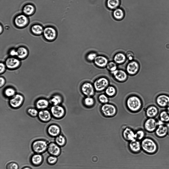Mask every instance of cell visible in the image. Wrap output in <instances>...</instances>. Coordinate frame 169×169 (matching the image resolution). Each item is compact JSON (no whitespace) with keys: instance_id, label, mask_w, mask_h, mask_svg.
<instances>
[{"instance_id":"obj_1","label":"cell","mask_w":169,"mask_h":169,"mask_svg":"<svg viewBox=\"0 0 169 169\" xmlns=\"http://www.w3.org/2000/svg\"><path fill=\"white\" fill-rule=\"evenodd\" d=\"M142 149L146 153L151 155L155 153L158 149L157 144L153 139L145 138L141 142Z\"/></svg>"},{"instance_id":"obj_2","label":"cell","mask_w":169,"mask_h":169,"mask_svg":"<svg viewBox=\"0 0 169 169\" xmlns=\"http://www.w3.org/2000/svg\"><path fill=\"white\" fill-rule=\"evenodd\" d=\"M126 104L128 109L134 112L138 111L142 106L141 99L136 95H132L128 97L126 100Z\"/></svg>"},{"instance_id":"obj_3","label":"cell","mask_w":169,"mask_h":169,"mask_svg":"<svg viewBox=\"0 0 169 169\" xmlns=\"http://www.w3.org/2000/svg\"><path fill=\"white\" fill-rule=\"evenodd\" d=\"M100 111L101 114L104 117H111L115 115L117 113V109L113 104L108 103L102 104Z\"/></svg>"},{"instance_id":"obj_4","label":"cell","mask_w":169,"mask_h":169,"mask_svg":"<svg viewBox=\"0 0 169 169\" xmlns=\"http://www.w3.org/2000/svg\"><path fill=\"white\" fill-rule=\"evenodd\" d=\"M93 84L96 92H101L104 91L109 85V81L107 78L102 77L96 79Z\"/></svg>"},{"instance_id":"obj_5","label":"cell","mask_w":169,"mask_h":169,"mask_svg":"<svg viewBox=\"0 0 169 169\" xmlns=\"http://www.w3.org/2000/svg\"><path fill=\"white\" fill-rule=\"evenodd\" d=\"M80 90L85 97H93L96 92L93 84L89 82H85L82 83L80 86Z\"/></svg>"},{"instance_id":"obj_6","label":"cell","mask_w":169,"mask_h":169,"mask_svg":"<svg viewBox=\"0 0 169 169\" xmlns=\"http://www.w3.org/2000/svg\"><path fill=\"white\" fill-rule=\"evenodd\" d=\"M50 111L52 116L57 119L63 118L66 113L65 108L61 105L52 106Z\"/></svg>"},{"instance_id":"obj_7","label":"cell","mask_w":169,"mask_h":169,"mask_svg":"<svg viewBox=\"0 0 169 169\" xmlns=\"http://www.w3.org/2000/svg\"><path fill=\"white\" fill-rule=\"evenodd\" d=\"M48 144L47 141L38 140L34 141L32 145L33 151L35 153L40 154L45 152L48 149Z\"/></svg>"},{"instance_id":"obj_8","label":"cell","mask_w":169,"mask_h":169,"mask_svg":"<svg viewBox=\"0 0 169 169\" xmlns=\"http://www.w3.org/2000/svg\"><path fill=\"white\" fill-rule=\"evenodd\" d=\"M43 34L44 38L46 40L50 42L56 39L57 33L54 28L51 26H48L44 28Z\"/></svg>"},{"instance_id":"obj_9","label":"cell","mask_w":169,"mask_h":169,"mask_svg":"<svg viewBox=\"0 0 169 169\" xmlns=\"http://www.w3.org/2000/svg\"><path fill=\"white\" fill-rule=\"evenodd\" d=\"M14 22L17 27L22 28L27 26L29 22V20L27 16L24 14H20L15 17Z\"/></svg>"},{"instance_id":"obj_10","label":"cell","mask_w":169,"mask_h":169,"mask_svg":"<svg viewBox=\"0 0 169 169\" xmlns=\"http://www.w3.org/2000/svg\"><path fill=\"white\" fill-rule=\"evenodd\" d=\"M140 69V65L136 61L133 60L127 64L126 68V72L128 74L134 76L136 74Z\"/></svg>"},{"instance_id":"obj_11","label":"cell","mask_w":169,"mask_h":169,"mask_svg":"<svg viewBox=\"0 0 169 169\" xmlns=\"http://www.w3.org/2000/svg\"><path fill=\"white\" fill-rule=\"evenodd\" d=\"M20 60L16 57L10 56L5 60V63L7 68L10 70L16 69L20 66Z\"/></svg>"},{"instance_id":"obj_12","label":"cell","mask_w":169,"mask_h":169,"mask_svg":"<svg viewBox=\"0 0 169 169\" xmlns=\"http://www.w3.org/2000/svg\"><path fill=\"white\" fill-rule=\"evenodd\" d=\"M24 100V98L23 95L20 94H16L10 99L9 104L12 108H17L22 106Z\"/></svg>"},{"instance_id":"obj_13","label":"cell","mask_w":169,"mask_h":169,"mask_svg":"<svg viewBox=\"0 0 169 169\" xmlns=\"http://www.w3.org/2000/svg\"><path fill=\"white\" fill-rule=\"evenodd\" d=\"M116 80L120 82L126 81L128 78V74L126 71L121 69H117L111 73Z\"/></svg>"},{"instance_id":"obj_14","label":"cell","mask_w":169,"mask_h":169,"mask_svg":"<svg viewBox=\"0 0 169 169\" xmlns=\"http://www.w3.org/2000/svg\"><path fill=\"white\" fill-rule=\"evenodd\" d=\"M144 126L146 131L152 133L155 131L158 126L157 121L153 118H148L145 121Z\"/></svg>"},{"instance_id":"obj_15","label":"cell","mask_w":169,"mask_h":169,"mask_svg":"<svg viewBox=\"0 0 169 169\" xmlns=\"http://www.w3.org/2000/svg\"><path fill=\"white\" fill-rule=\"evenodd\" d=\"M156 102L159 107H167L169 105V96L165 94H160L156 98Z\"/></svg>"},{"instance_id":"obj_16","label":"cell","mask_w":169,"mask_h":169,"mask_svg":"<svg viewBox=\"0 0 169 169\" xmlns=\"http://www.w3.org/2000/svg\"><path fill=\"white\" fill-rule=\"evenodd\" d=\"M47 132L49 136L55 138L61 134V130L58 125L53 124L50 125L48 127Z\"/></svg>"},{"instance_id":"obj_17","label":"cell","mask_w":169,"mask_h":169,"mask_svg":"<svg viewBox=\"0 0 169 169\" xmlns=\"http://www.w3.org/2000/svg\"><path fill=\"white\" fill-rule=\"evenodd\" d=\"M61 148L55 142H52L48 144L47 150L50 155L58 157L61 153Z\"/></svg>"},{"instance_id":"obj_18","label":"cell","mask_w":169,"mask_h":169,"mask_svg":"<svg viewBox=\"0 0 169 169\" xmlns=\"http://www.w3.org/2000/svg\"><path fill=\"white\" fill-rule=\"evenodd\" d=\"M95 64L98 67L103 68L106 67L109 62L107 58L102 55H97L93 61Z\"/></svg>"},{"instance_id":"obj_19","label":"cell","mask_w":169,"mask_h":169,"mask_svg":"<svg viewBox=\"0 0 169 169\" xmlns=\"http://www.w3.org/2000/svg\"><path fill=\"white\" fill-rule=\"evenodd\" d=\"M38 116L41 121L44 122H49L52 117L50 111L46 109L40 110L39 112Z\"/></svg>"},{"instance_id":"obj_20","label":"cell","mask_w":169,"mask_h":169,"mask_svg":"<svg viewBox=\"0 0 169 169\" xmlns=\"http://www.w3.org/2000/svg\"><path fill=\"white\" fill-rule=\"evenodd\" d=\"M128 145L129 150L133 153H138L142 149L141 142L136 139L129 141Z\"/></svg>"},{"instance_id":"obj_21","label":"cell","mask_w":169,"mask_h":169,"mask_svg":"<svg viewBox=\"0 0 169 169\" xmlns=\"http://www.w3.org/2000/svg\"><path fill=\"white\" fill-rule=\"evenodd\" d=\"M122 136L124 140L129 142L136 139L135 132L128 127H126L123 130Z\"/></svg>"},{"instance_id":"obj_22","label":"cell","mask_w":169,"mask_h":169,"mask_svg":"<svg viewBox=\"0 0 169 169\" xmlns=\"http://www.w3.org/2000/svg\"><path fill=\"white\" fill-rule=\"evenodd\" d=\"M63 101V96L59 94H56L52 96L48 100L49 104L52 106L61 105Z\"/></svg>"},{"instance_id":"obj_23","label":"cell","mask_w":169,"mask_h":169,"mask_svg":"<svg viewBox=\"0 0 169 169\" xmlns=\"http://www.w3.org/2000/svg\"><path fill=\"white\" fill-rule=\"evenodd\" d=\"M17 53V57L20 59H24L27 57L29 54L28 49L26 47L20 46L16 49Z\"/></svg>"},{"instance_id":"obj_24","label":"cell","mask_w":169,"mask_h":169,"mask_svg":"<svg viewBox=\"0 0 169 169\" xmlns=\"http://www.w3.org/2000/svg\"><path fill=\"white\" fill-rule=\"evenodd\" d=\"M155 134L157 137L163 138L168 134V130L166 125L164 124L158 126L155 131Z\"/></svg>"},{"instance_id":"obj_25","label":"cell","mask_w":169,"mask_h":169,"mask_svg":"<svg viewBox=\"0 0 169 169\" xmlns=\"http://www.w3.org/2000/svg\"><path fill=\"white\" fill-rule=\"evenodd\" d=\"M49 104L48 100L45 99L41 98L36 101L35 106L37 109L42 110L46 109Z\"/></svg>"},{"instance_id":"obj_26","label":"cell","mask_w":169,"mask_h":169,"mask_svg":"<svg viewBox=\"0 0 169 169\" xmlns=\"http://www.w3.org/2000/svg\"><path fill=\"white\" fill-rule=\"evenodd\" d=\"M158 110L154 105L150 106L146 108L145 111L146 115L148 118H153L157 115Z\"/></svg>"},{"instance_id":"obj_27","label":"cell","mask_w":169,"mask_h":169,"mask_svg":"<svg viewBox=\"0 0 169 169\" xmlns=\"http://www.w3.org/2000/svg\"><path fill=\"white\" fill-rule=\"evenodd\" d=\"M127 59L125 54L121 52L116 54L113 57V61L117 64L123 63Z\"/></svg>"},{"instance_id":"obj_28","label":"cell","mask_w":169,"mask_h":169,"mask_svg":"<svg viewBox=\"0 0 169 169\" xmlns=\"http://www.w3.org/2000/svg\"><path fill=\"white\" fill-rule=\"evenodd\" d=\"M82 103L84 106L88 108H91L95 105V101L93 97L86 96L83 98Z\"/></svg>"},{"instance_id":"obj_29","label":"cell","mask_w":169,"mask_h":169,"mask_svg":"<svg viewBox=\"0 0 169 169\" xmlns=\"http://www.w3.org/2000/svg\"><path fill=\"white\" fill-rule=\"evenodd\" d=\"M35 10V8L34 6L31 4H27L25 5L22 9L23 14L27 16L33 14Z\"/></svg>"},{"instance_id":"obj_30","label":"cell","mask_w":169,"mask_h":169,"mask_svg":"<svg viewBox=\"0 0 169 169\" xmlns=\"http://www.w3.org/2000/svg\"><path fill=\"white\" fill-rule=\"evenodd\" d=\"M44 29L41 25L39 24H34L31 26L30 30L33 34L39 35L43 34Z\"/></svg>"},{"instance_id":"obj_31","label":"cell","mask_w":169,"mask_h":169,"mask_svg":"<svg viewBox=\"0 0 169 169\" xmlns=\"http://www.w3.org/2000/svg\"><path fill=\"white\" fill-rule=\"evenodd\" d=\"M55 141L57 145L62 147L66 145L67 140L65 136L61 133L55 138Z\"/></svg>"},{"instance_id":"obj_32","label":"cell","mask_w":169,"mask_h":169,"mask_svg":"<svg viewBox=\"0 0 169 169\" xmlns=\"http://www.w3.org/2000/svg\"><path fill=\"white\" fill-rule=\"evenodd\" d=\"M42 155L36 153L33 155L31 158L32 163L34 165L38 166L40 165L43 161Z\"/></svg>"},{"instance_id":"obj_33","label":"cell","mask_w":169,"mask_h":169,"mask_svg":"<svg viewBox=\"0 0 169 169\" xmlns=\"http://www.w3.org/2000/svg\"><path fill=\"white\" fill-rule=\"evenodd\" d=\"M120 4V0H107V6L111 10H115L118 8Z\"/></svg>"},{"instance_id":"obj_34","label":"cell","mask_w":169,"mask_h":169,"mask_svg":"<svg viewBox=\"0 0 169 169\" xmlns=\"http://www.w3.org/2000/svg\"><path fill=\"white\" fill-rule=\"evenodd\" d=\"M113 16L116 19L120 20L122 19L124 17V12L122 9L118 8L114 10Z\"/></svg>"},{"instance_id":"obj_35","label":"cell","mask_w":169,"mask_h":169,"mask_svg":"<svg viewBox=\"0 0 169 169\" xmlns=\"http://www.w3.org/2000/svg\"><path fill=\"white\" fill-rule=\"evenodd\" d=\"M105 93L108 97H112L116 93V88L113 86L109 85L104 90Z\"/></svg>"},{"instance_id":"obj_36","label":"cell","mask_w":169,"mask_h":169,"mask_svg":"<svg viewBox=\"0 0 169 169\" xmlns=\"http://www.w3.org/2000/svg\"><path fill=\"white\" fill-rule=\"evenodd\" d=\"M160 120L165 123L169 122V113L167 111L163 110L159 113Z\"/></svg>"},{"instance_id":"obj_37","label":"cell","mask_w":169,"mask_h":169,"mask_svg":"<svg viewBox=\"0 0 169 169\" xmlns=\"http://www.w3.org/2000/svg\"><path fill=\"white\" fill-rule=\"evenodd\" d=\"M4 93L6 97L10 98L13 97L16 94L15 90L11 87L6 88L4 91Z\"/></svg>"},{"instance_id":"obj_38","label":"cell","mask_w":169,"mask_h":169,"mask_svg":"<svg viewBox=\"0 0 169 169\" xmlns=\"http://www.w3.org/2000/svg\"><path fill=\"white\" fill-rule=\"evenodd\" d=\"M98 101L102 104L108 103L109 99V97L105 93H101L99 94L97 96Z\"/></svg>"},{"instance_id":"obj_39","label":"cell","mask_w":169,"mask_h":169,"mask_svg":"<svg viewBox=\"0 0 169 169\" xmlns=\"http://www.w3.org/2000/svg\"><path fill=\"white\" fill-rule=\"evenodd\" d=\"M106 67L111 73L117 69L118 66L117 64L113 61H109Z\"/></svg>"},{"instance_id":"obj_40","label":"cell","mask_w":169,"mask_h":169,"mask_svg":"<svg viewBox=\"0 0 169 169\" xmlns=\"http://www.w3.org/2000/svg\"><path fill=\"white\" fill-rule=\"evenodd\" d=\"M145 133L143 130L139 129L135 132V139L140 141L145 138Z\"/></svg>"},{"instance_id":"obj_41","label":"cell","mask_w":169,"mask_h":169,"mask_svg":"<svg viewBox=\"0 0 169 169\" xmlns=\"http://www.w3.org/2000/svg\"><path fill=\"white\" fill-rule=\"evenodd\" d=\"M27 112L30 116L33 117H35L38 116L39 112L36 109L30 108L27 110Z\"/></svg>"},{"instance_id":"obj_42","label":"cell","mask_w":169,"mask_h":169,"mask_svg":"<svg viewBox=\"0 0 169 169\" xmlns=\"http://www.w3.org/2000/svg\"><path fill=\"white\" fill-rule=\"evenodd\" d=\"M58 160L57 157L50 155L48 157L47 161L49 165H53L57 162Z\"/></svg>"},{"instance_id":"obj_43","label":"cell","mask_w":169,"mask_h":169,"mask_svg":"<svg viewBox=\"0 0 169 169\" xmlns=\"http://www.w3.org/2000/svg\"><path fill=\"white\" fill-rule=\"evenodd\" d=\"M97 55V53L95 52H90L87 55L86 58L89 61H94Z\"/></svg>"},{"instance_id":"obj_44","label":"cell","mask_w":169,"mask_h":169,"mask_svg":"<svg viewBox=\"0 0 169 169\" xmlns=\"http://www.w3.org/2000/svg\"><path fill=\"white\" fill-rule=\"evenodd\" d=\"M6 168V169H18L19 166L16 163L11 162L7 165Z\"/></svg>"},{"instance_id":"obj_45","label":"cell","mask_w":169,"mask_h":169,"mask_svg":"<svg viewBox=\"0 0 169 169\" xmlns=\"http://www.w3.org/2000/svg\"><path fill=\"white\" fill-rule=\"evenodd\" d=\"M125 55L126 58L129 61L133 60L134 55V53L132 51H128L127 52Z\"/></svg>"},{"instance_id":"obj_46","label":"cell","mask_w":169,"mask_h":169,"mask_svg":"<svg viewBox=\"0 0 169 169\" xmlns=\"http://www.w3.org/2000/svg\"><path fill=\"white\" fill-rule=\"evenodd\" d=\"M0 74H1L4 73L6 71V69L7 68L5 63L3 62H0Z\"/></svg>"},{"instance_id":"obj_47","label":"cell","mask_w":169,"mask_h":169,"mask_svg":"<svg viewBox=\"0 0 169 169\" xmlns=\"http://www.w3.org/2000/svg\"><path fill=\"white\" fill-rule=\"evenodd\" d=\"M9 54L10 56L16 57L17 55L16 49L14 48L11 49L10 50Z\"/></svg>"},{"instance_id":"obj_48","label":"cell","mask_w":169,"mask_h":169,"mask_svg":"<svg viewBox=\"0 0 169 169\" xmlns=\"http://www.w3.org/2000/svg\"><path fill=\"white\" fill-rule=\"evenodd\" d=\"M0 87L1 88L5 84L6 80L5 78L3 77L0 76Z\"/></svg>"},{"instance_id":"obj_49","label":"cell","mask_w":169,"mask_h":169,"mask_svg":"<svg viewBox=\"0 0 169 169\" xmlns=\"http://www.w3.org/2000/svg\"><path fill=\"white\" fill-rule=\"evenodd\" d=\"M166 125L167 127L168 130V134L169 135V122L166 123Z\"/></svg>"},{"instance_id":"obj_50","label":"cell","mask_w":169,"mask_h":169,"mask_svg":"<svg viewBox=\"0 0 169 169\" xmlns=\"http://www.w3.org/2000/svg\"><path fill=\"white\" fill-rule=\"evenodd\" d=\"M0 34L3 31V28L2 25L0 24Z\"/></svg>"},{"instance_id":"obj_51","label":"cell","mask_w":169,"mask_h":169,"mask_svg":"<svg viewBox=\"0 0 169 169\" xmlns=\"http://www.w3.org/2000/svg\"><path fill=\"white\" fill-rule=\"evenodd\" d=\"M22 169H31V168L28 167H26L23 168Z\"/></svg>"},{"instance_id":"obj_52","label":"cell","mask_w":169,"mask_h":169,"mask_svg":"<svg viewBox=\"0 0 169 169\" xmlns=\"http://www.w3.org/2000/svg\"><path fill=\"white\" fill-rule=\"evenodd\" d=\"M167 109L168 112L169 113V105L167 107Z\"/></svg>"}]
</instances>
